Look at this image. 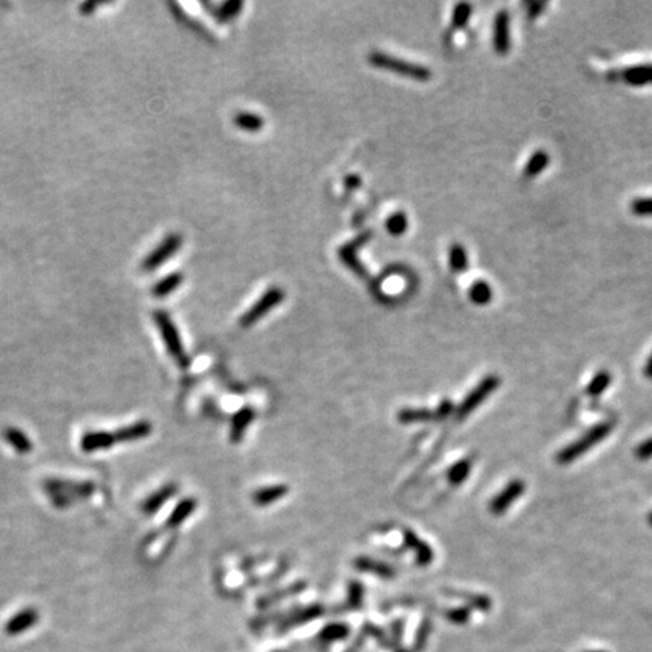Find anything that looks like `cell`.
<instances>
[{
    "mask_svg": "<svg viewBox=\"0 0 652 652\" xmlns=\"http://www.w3.org/2000/svg\"><path fill=\"white\" fill-rule=\"evenodd\" d=\"M44 489L47 497L52 500L56 507H67L74 505L79 500L89 497L94 491V485L91 482H69L50 479L44 482Z\"/></svg>",
    "mask_w": 652,
    "mask_h": 652,
    "instance_id": "obj_1",
    "label": "cell"
},
{
    "mask_svg": "<svg viewBox=\"0 0 652 652\" xmlns=\"http://www.w3.org/2000/svg\"><path fill=\"white\" fill-rule=\"evenodd\" d=\"M369 64L375 68L387 69V72L417 82H427L432 77V72H430L427 67L408 62L405 60H399V57L382 52H371L369 55Z\"/></svg>",
    "mask_w": 652,
    "mask_h": 652,
    "instance_id": "obj_2",
    "label": "cell"
},
{
    "mask_svg": "<svg viewBox=\"0 0 652 652\" xmlns=\"http://www.w3.org/2000/svg\"><path fill=\"white\" fill-rule=\"evenodd\" d=\"M612 430H613L612 422H601L597 426H593L583 437L578 438L577 441L573 442V444H569L568 447L558 451L557 462L561 465H568L570 462H574L580 456H583L585 453L589 451L592 447H595L598 442L607 438Z\"/></svg>",
    "mask_w": 652,
    "mask_h": 652,
    "instance_id": "obj_3",
    "label": "cell"
},
{
    "mask_svg": "<svg viewBox=\"0 0 652 652\" xmlns=\"http://www.w3.org/2000/svg\"><path fill=\"white\" fill-rule=\"evenodd\" d=\"M153 319H154L157 330H159V332L162 335V340H163V343H165V346L168 349V354L179 364V367H181V369L188 367L189 366V356L184 351V346H183L181 337L179 334L177 326H176V323L172 322V319L169 317V314L167 311L159 310V311H154Z\"/></svg>",
    "mask_w": 652,
    "mask_h": 652,
    "instance_id": "obj_4",
    "label": "cell"
},
{
    "mask_svg": "<svg viewBox=\"0 0 652 652\" xmlns=\"http://www.w3.org/2000/svg\"><path fill=\"white\" fill-rule=\"evenodd\" d=\"M284 298L286 293L281 287H271L269 290H266L262 298L240 317L239 323L242 328H251L254 323L262 320L267 313L281 304Z\"/></svg>",
    "mask_w": 652,
    "mask_h": 652,
    "instance_id": "obj_5",
    "label": "cell"
},
{
    "mask_svg": "<svg viewBox=\"0 0 652 652\" xmlns=\"http://www.w3.org/2000/svg\"><path fill=\"white\" fill-rule=\"evenodd\" d=\"M500 386V378L497 375H489L485 379H482L477 387L467 394V398L462 400V403L458 406V410L455 411L456 414V420H463L467 418L477 406L482 405L489 394H493Z\"/></svg>",
    "mask_w": 652,
    "mask_h": 652,
    "instance_id": "obj_6",
    "label": "cell"
},
{
    "mask_svg": "<svg viewBox=\"0 0 652 652\" xmlns=\"http://www.w3.org/2000/svg\"><path fill=\"white\" fill-rule=\"evenodd\" d=\"M181 244H183V239L180 235H176V232H174V235L167 236L162 240L159 247L151 251L148 254V257L142 262V269L145 272H153L159 269L163 263L168 262L171 257H174V254L181 248Z\"/></svg>",
    "mask_w": 652,
    "mask_h": 652,
    "instance_id": "obj_7",
    "label": "cell"
},
{
    "mask_svg": "<svg viewBox=\"0 0 652 652\" xmlns=\"http://www.w3.org/2000/svg\"><path fill=\"white\" fill-rule=\"evenodd\" d=\"M370 237H371V232L364 231V232H361V235H358L354 240L344 243L343 247L339 249V257L342 263L346 267H349V269H351L359 278H367V271H366L364 264L361 263L359 259L356 257V252L358 249L363 248L364 244H367Z\"/></svg>",
    "mask_w": 652,
    "mask_h": 652,
    "instance_id": "obj_8",
    "label": "cell"
},
{
    "mask_svg": "<svg viewBox=\"0 0 652 652\" xmlns=\"http://www.w3.org/2000/svg\"><path fill=\"white\" fill-rule=\"evenodd\" d=\"M524 491H526V483L518 479L512 480L502 493L491 500V503H489V512H491L493 515L505 514L510 507V505L524 494Z\"/></svg>",
    "mask_w": 652,
    "mask_h": 652,
    "instance_id": "obj_9",
    "label": "cell"
},
{
    "mask_svg": "<svg viewBox=\"0 0 652 652\" xmlns=\"http://www.w3.org/2000/svg\"><path fill=\"white\" fill-rule=\"evenodd\" d=\"M494 50L498 55H507L510 50V17L506 11H500L494 18Z\"/></svg>",
    "mask_w": 652,
    "mask_h": 652,
    "instance_id": "obj_10",
    "label": "cell"
},
{
    "mask_svg": "<svg viewBox=\"0 0 652 652\" xmlns=\"http://www.w3.org/2000/svg\"><path fill=\"white\" fill-rule=\"evenodd\" d=\"M116 442L115 434L108 430H89L80 438V449L85 453H96L101 450H109Z\"/></svg>",
    "mask_w": 652,
    "mask_h": 652,
    "instance_id": "obj_11",
    "label": "cell"
},
{
    "mask_svg": "<svg viewBox=\"0 0 652 652\" xmlns=\"http://www.w3.org/2000/svg\"><path fill=\"white\" fill-rule=\"evenodd\" d=\"M40 621V614L35 609H23L18 613H16L13 618H11L6 625H5V631L9 636H18L21 633H26L28 630Z\"/></svg>",
    "mask_w": 652,
    "mask_h": 652,
    "instance_id": "obj_12",
    "label": "cell"
},
{
    "mask_svg": "<svg viewBox=\"0 0 652 652\" xmlns=\"http://www.w3.org/2000/svg\"><path fill=\"white\" fill-rule=\"evenodd\" d=\"M151 432H153V426H151L150 422L142 420V422L127 425L116 430V432L113 434H115L116 442H133V441H139V439H144L150 437Z\"/></svg>",
    "mask_w": 652,
    "mask_h": 652,
    "instance_id": "obj_13",
    "label": "cell"
},
{
    "mask_svg": "<svg viewBox=\"0 0 652 652\" xmlns=\"http://www.w3.org/2000/svg\"><path fill=\"white\" fill-rule=\"evenodd\" d=\"M176 493H177V485L168 483V485H165V486H162V488L159 489V491H156V493L151 494V495L145 500V502L142 503V506H141L142 512H144V514H147V515H153V514H156V512H157L159 509H162L163 505H165L167 502H169V500H171L174 495H176Z\"/></svg>",
    "mask_w": 652,
    "mask_h": 652,
    "instance_id": "obj_14",
    "label": "cell"
},
{
    "mask_svg": "<svg viewBox=\"0 0 652 652\" xmlns=\"http://www.w3.org/2000/svg\"><path fill=\"white\" fill-rule=\"evenodd\" d=\"M255 418V412L252 411V408L249 406H244L242 408L240 411H237L235 414V417H232V420H231V427H230V439L231 442H235V444H237V442H240L243 439V435L244 432H247V429L249 427L251 422Z\"/></svg>",
    "mask_w": 652,
    "mask_h": 652,
    "instance_id": "obj_15",
    "label": "cell"
},
{
    "mask_svg": "<svg viewBox=\"0 0 652 652\" xmlns=\"http://www.w3.org/2000/svg\"><path fill=\"white\" fill-rule=\"evenodd\" d=\"M403 538H405V544L410 546V549L414 550L418 565L426 566L429 563H432V561H434L432 549H430V546L425 541H422L420 538H418L412 530H406L405 534H403Z\"/></svg>",
    "mask_w": 652,
    "mask_h": 652,
    "instance_id": "obj_16",
    "label": "cell"
},
{
    "mask_svg": "<svg viewBox=\"0 0 652 652\" xmlns=\"http://www.w3.org/2000/svg\"><path fill=\"white\" fill-rule=\"evenodd\" d=\"M4 438L11 447H13L17 453H20V455H28V453H30L33 449L30 438L18 427H14V426L6 427L4 430Z\"/></svg>",
    "mask_w": 652,
    "mask_h": 652,
    "instance_id": "obj_17",
    "label": "cell"
},
{
    "mask_svg": "<svg viewBox=\"0 0 652 652\" xmlns=\"http://www.w3.org/2000/svg\"><path fill=\"white\" fill-rule=\"evenodd\" d=\"M354 565L358 570H363V573L375 574L382 578L394 577V569L390 565L379 562V561H373V558H370V557H358L355 558Z\"/></svg>",
    "mask_w": 652,
    "mask_h": 652,
    "instance_id": "obj_18",
    "label": "cell"
},
{
    "mask_svg": "<svg viewBox=\"0 0 652 652\" xmlns=\"http://www.w3.org/2000/svg\"><path fill=\"white\" fill-rule=\"evenodd\" d=\"M196 509V500L195 498H183L181 502L174 507L171 515L167 519V526L169 529H176L188 519Z\"/></svg>",
    "mask_w": 652,
    "mask_h": 652,
    "instance_id": "obj_19",
    "label": "cell"
},
{
    "mask_svg": "<svg viewBox=\"0 0 652 652\" xmlns=\"http://www.w3.org/2000/svg\"><path fill=\"white\" fill-rule=\"evenodd\" d=\"M288 488L286 485H274V486H266L259 489L257 493H254L252 495V502L257 506H267L272 505L278 500H281L287 495Z\"/></svg>",
    "mask_w": 652,
    "mask_h": 652,
    "instance_id": "obj_20",
    "label": "cell"
},
{
    "mask_svg": "<svg viewBox=\"0 0 652 652\" xmlns=\"http://www.w3.org/2000/svg\"><path fill=\"white\" fill-rule=\"evenodd\" d=\"M621 77L634 86L652 84V64L634 65V67L626 68L622 72Z\"/></svg>",
    "mask_w": 652,
    "mask_h": 652,
    "instance_id": "obj_21",
    "label": "cell"
},
{
    "mask_svg": "<svg viewBox=\"0 0 652 652\" xmlns=\"http://www.w3.org/2000/svg\"><path fill=\"white\" fill-rule=\"evenodd\" d=\"M183 275L181 274H171L165 276L157 284L153 286V295L156 298H165L169 296L171 293L176 292V290L183 284Z\"/></svg>",
    "mask_w": 652,
    "mask_h": 652,
    "instance_id": "obj_22",
    "label": "cell"
},
{
    "mask_svg": "<svg viewBox=\"0 0 652 652\" xmlns=\"http://www.w3.org/2000/svg\"><path fill=\"white\" fill-rule=\"evenodd\" d=\"M235 125L240 130L255 133L262 130L264 127V120L257 113L251 112H240L235 116Z\"/></svg>",
    "mask_w": 652,
    "mask_h": 652,
    "instance_id": "obj_23",
    "label": "cell"
},
{
    "mask_svg": "<svg viewBox=\"0 0 652 652\" xmlns=\"http://www.w3.org/2000/svg\"><path fill=\"white\" fill-rule=\"evenodd\" d=\"M449 263H450L451 272H455V274H461L468 267V255L461 243H455L450 247Z\"/></svg>",
    "mask_w": 652,
    "mask_h": 652,
    "instance_id": "obj_24",
    "label": "cell"
},
{
    "mask_svg": "<svg viewBox=\"0 0 652 652\" xmlns=\"http://www.w3.org/2000/svg\"><path fill=\"white\" fill-rule=\"evenodd\" d=\"M398 420L402 425H412V423H423V422H430L435 420V411L430 410H402L398 414Z\"/></svg>",
    "mask_w": 652,
    "mask_h": 652,
    "instance_id": "obj_25",
    "label": "cell"
},
{
    "mask_svg": "<svg viewBox=\"0 0 652 652\" xmlns=\"http://www.w3.org/2000/svg\"><path fill=\"white\" fill-rule=\"evenodd\" d=\"M468 298L476 305H488L493 299V288L486 281H476L470 287Z\"/></svg>",
    "mask_w": 652,
    "mask_h": 652,
    "instance_id": "obj_26",
    "label": "cell"
},
{
    "mask_svg": "<svg viewBox=\"0 0 652 652\" xmlns=\"http://www.w3.org/2000/svg\"><path fill=\"white\" fill-rule=\"evenodd\" d=\"M549 163H550L549 153L539 150L529 159L526 169H524V174H526V177H536L538 174H541L546 167H549Z\"/></svg>",
    "mask_w": 652,
    "mask_h": 652,
    "instance_id": "obj_27",
    "label": "cell"
},
{
    "mask_svg": "<svg viewBox=\"0 0 652 652\" xmlns=\"http://www.w3.org/2000/svg\"><path fill=\"white\" fill-rule=\"evenodd\" d=\"M610 382H612L610 371L609 370H601L589 382V386L586 388V394L590 395V398H598L600 394H602L605 390L609 388Z\"/></svg>",
    "mask_w": 652,
    "mask_h": 652,
    "instance_id": "obj_28",
    "label": "cell"
},
{
    "mask_svg": "<svg viewBox=\"0 0 652 652\" xmlns=\"http://www.w3.org/2000/svg\"><path fill=\"white\" fill-rule=\"evenodd\" d=\"M471 467H473V461L470 458H465V459L458 461L449 470V474H447L449 482L451 485H461L468 477V474L471 471Z\"/></svg>",
    "mask_w": 652,
    "mask_h": 652,
    "instance_id": "obj_29",
    "label": "cell"
},
{
    "mask_svg": "<svg viewBox=\"0 0 652 652\" xmlns=\"http://www.w3.org/2000/svg\"><path fill=\"white\" fill-rule=\"evenodd\" d=\"M242 9L243 2H240V0H227V2H224L215 11V17L220 23H227L232 18H236Z\"/></svg>",
    "mask_w": 652,
    "mask_h": 652,
    "instance_id": "obj_30",
    "label": "cell"
},
{
    "mask_svg": "<svg viewBox=\"0 0 652 652\" xmlns=\"http://www.w3.org/2000/svg\"><path fill=\"white\" fill-rule=\"evenodd\" d=\"M323 613V609L320 607V605H311V607H307L304 610H300L296 614L293 616H290V618L284 622V628H288V626H293V625H299V624H305L308 621H313V619H316L319 618V616Z\"/></svg>",
    "mask_w": 652,
    "mask_h": 652,
    "instance_id": "obj_31",
    "label": "cell"
},
{
    "mask_svg": "<svg viewBox=\"0 0 652 652\" xmlns=\"http://www.w3.org/2000/svg\"><path fill=\"white\" fill-rule=\"evenodd\" d=\"M408 225L410 223H408V216L403 212H395L386 220V230L394 237L405 235Z\"/></svg>",
    "mask_w": 652,
    "mask_h": 652,
    "instance_id": "obj_32",
    "label": "cell"
},
{
    "mask_svg": "<svg viewBox=\"0 0 652 652\" xmlns=\"http://www.w3.org/2000/svg\"><path fill=\"white\" fill-rule=\"evenodd\" d=\"M349 636V626L344 624H331L328 626H325L320 639L322 640H328V642H332V640H342Z\"/></svg>",
    "mask_w": 652,
    "mask_h": 652,
    "instance_id": "obj_33",
    "label": "cell"
},
{
    "mask_svg": "<svg viewBox=\"0 0 652 652\" xmlns=\"http://www.w3.org/2000/svg\"><path fill=\"white\" fill-rule=\"evenodd\" d=\"M471 17V6L468 4H459L453 9V16H451V25L453 28L461 29Z\"/></svg>",
    "mask_w": 652,
    "mask_h": 652,
    "instance_id": "obj_34",
    "label": "cell"
},
{
    "mask_svg": "<svg viewBox=\"0 0 652 652\" xmlns=\"http://www.w3.org/2000/svg\"><path fill=\"white\" fill-rule=\"evenodd\" d=\"M631 212L637 216H652V198H637L631 203Z\"/></svg>",
    "mask_w": 652,
    "mask_h": 652,
    "instance_id": "obj_35",
    "label": "cell"
},
{
    "mask_svg": "<svg viewBox=\"0 0 652 652\" xmlns=\"http://www.w3.org/2000/svg\"><path fill=\"white\" fill-rule=\"evenodd\" d=\"M304 588H305V585L298 583V585H295V586H292V588L281 590L279 593H275V595H272V597H267V598L262 600V601H260V605H262V607H263V605H271V604H272L274 601H276V600H281V598H286V597H290V595H295V593H299Z\"/></svg>",
    "mask_w": 652,
    "mask_h": 652,
    "instance_id": "obj_36",
    "label": "cell"
},
{
    "mask_svg": "<svg viewBox=\"0 0 652 652\" xmlns=\"http://www.w3.org/2000/svg\"><path fill=\"white\" fill-rule=\"evenodd\" d=\"M363 595H364L363 586L356 583V581H354V583H351V586H349V605H351V607H358V605L361 604V600H363Z\"/></svg>",
    "mask_w": 652,
    "mask_h": 652,
    "instance_id": "obj_37",
    "label": "cell"
},
{
    "mask_svg": "<svg viewBox=\"0 0 652 652\" xmlns=\"http://www.w3.org/2000/svg\"><path fill=\"white\" fill-rule=\"evenodd\" d=\"M634 455L637 459H642V461L652 458V438L646 439L645 442H642V444H639L636 447Z\"/></svg>",
    "mask_w": 652,
    "mask_h": 652,
    "instance_id": "obj_38",
    "label": "cell"
},
{
    "mask_svg": "<svg viewBox=\"0 0 652 652\" xmlns=\"http://www.w3.org/2000/svg\"><path fill=\"white\" fill-rule=\"evenodd\" d=\"M453 411H455V408H453V403L450 400L441 402V405L438 406V410H435V420H442V418H446Z\"/></svg>",
    "mask_w": 652,
    "mask_h": 652,
    "instance_id": "obj_39",
    "label": "cell"
},
{
    "mask_svg": "<svg viewBox=\"0 0 652 652\" xmlns=\"http://www.w3.org/2000/svg\"><path fill=\"white\" fill-rule=\"evenodd\" d=\"M447 618L451 621V622H456V624H462L468 619V610L467 609H455V610H450L447 613Z\"/></svg>",
    "mask_w": 652,
    "mask_h": 652,
    "instance_id": "obj_40",
    "label": "cell"
},
{
    "mask_svg": "<svg viewBox=\"0 0 652 652\" xmlns=\"http://www.w3.org/2000/svg\"><path fill=\"white\" fill-rule=\"evenodd\" d=\"M429 630H430V624L427 621H425L422 624V626H420V631H418V636H417V645L418 646H420L422 643H425V639H426Z\"/></svg>",
    "mask_w": 652,
    "mask_h": 652,
    "instance_id": "obj_41",
    "label": "cell"
},
{
    "mask_svg": "<svg viewBox=\"0 0 652 652\" xmlns=\"http://www.w3.org/2000/svg\"><path fill=\"white\" fill-rule=\"evenodd\" d=\"M344 186H346V189L354 191L361 186V179L358 176H347L344 179Z\"/></svg>",
    "mask_w": 652,
    "mask_h": 652,
    "instance_id": "obj_42",
    "label": "cell"
},
{
    "mask_svg": "<svg viewBox=\"0 0 652 652\" xmlns=\"http://www.w3.org/2000/svg\"><path fill=\"white\" fill-rule=\"evenodd\" d=\"M99 6H100V4H96V2H89V4L82 5V6H80V11H82V14L88 16V14H91V13H92V9H96V8H99Z\"/></svg>",
    "mask_w": 652,
    "mask_h": 652,
    "instance_id": "obj_43",
    "label": "cell"
},
{
    "mask_svg": "<svg viewBox=\"0 0 652 652\" xmlns=\"http://www.w3.org/2000/svg\"><path fill=\"white\" fill-rule=\"evenodd\" d=\"M643 373L648 379H652V354L649 355L648 361H646V366H645V370H643Z\"/></svg>",
    "mask_w": 652,
    "mask_h": 652,
    "instance_id": "obj_44",
    "label": "cell"
},
{
    "mask_svg": "<svg viewBox=\"0 0 652 652\" xmlns=\"http://www.w3.org/2000/svg\"><path fill=\"white\" fill-rule=\"evenodd\" d=\"M648 521H649V524H651V526H652V514L649 515V519H648Z\"/></svg>",
    "mask_w": 652,
    "mask_h": 652,
    "instance_id": "obj_45",
    "label": "cell"
}]
</instances>
